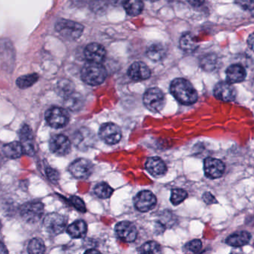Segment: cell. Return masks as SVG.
Here are the masks:
<instances>
[{"instance_id": "6da1fadb", "label": "cell", "mask_w": 254, "mask_h": 254, "mask_svg": "<svg viewBox=\"0 0 254 254\" xmlns=\"http://www.w3.org/2000/svg\"><path fill=\"white\" fill-rule=\"evenodd\" d=\"M170 92L179 102L185 105L194 104L198 99V93L192 84L182 78L172 82Z\"/></svg>"}, {"instance_id": "7a4b0ae2", "label": "cell", "mask_w": 254, "mask_h": 254, "mask_svg": "<svg viewBox=\"0 0 254 254\" xmlns=\"http://www.w3.org/2000/svg\"><path fill=\"white\" fill-rule=\"evenodd\" d=\"M107 77L105 67L98 63L89 62L81 70L82 80L91 86H98L104 83Z\"/></svg>"}, {"instance_id": "3957f363", "label": "cell", "mask_w": 254, "mask_h": 254, "mask_svg": "<svg viewBox=\"0 0 254 254\" xmlns=\"http://www.w3.org/2000/svg\"><path fill=\"white\" fill-rule=\"evenodd\" d=\"M55 29L64 38L72 41L80 38L84 28L79 22L61 19L55 24Z\"/></svg>"}, {"instance_id": "277c9868", "label": "cell", "mask_w": 254, "mask_h": 254, "mask_svg": "<svg viewBox=\"0 0 254 254\" xmlns=\"http://www.w3.org/2000/svg\"><path fill=\"white\" fill-rule=\"evenodd\" d=\"M165 103V95L158 88H150L146 90L143 95V104L145 107L153 113L161 111L164 108Z\"/></svg>"}, {"instance_id": "5b68a950", "label": "cell", "mask_w": 254, "mask_h": 254, "mask_svg": "<svg viewBox=\"0 0 254 254\" xmlns=\"http://www.w3.org/2000/svg\"><path fill=\"white\" fill-rule=\"evenodd\" d=\"M46 120L52 128H64L69 121V114L65 109L53 107L46 111Z\"/></svg>"}, {"instance_id": "8992f818", "label": "cell", "mask_w": 254, "mask_h": 254, "mask_svg": "<svg viewBox=\"0 0 254 254\" xmlns=\"http://www.w3.org/2000/svg\"><path fill=\"white\" fill-rule=\"evenodd\" d=\"M44 213V205L41 202H28L21 207L22 219L30 224L39 222Z\"/></svg>"}, {"instance_id": "52a82bcc", "label": "cell", "mask_w": 254, "mask_h": 254, "mask_svg": "<svg viewBox=\"0 0 254 254\" xmlns=\"http://www.w3.org/2000/svg\"><path fill=\"white\" fill-rule=\"evenodd\" d=\"M45 229L51 235L61 234L66 226V219L62 215L53 213L47 215L43 222Z\"/></svg>"}, {"instance_id": "ba28073f", "label": "cell", "mask_w": 254, "mask_h": 254, "mask_svg": "<svg viewBox=\"0 0 254 254\" xmlns=\"http://www.w3.org/2000/svg\"><path fill=\"white\" fill-rule=\"evenodd\" d=\"M99 136L107 144L116 145L122 140V130L116 124L106 123L101 126Z\"/></svg>"}, {"instance_id": "9c48e42d", "label": "cell", "mask_w": 254, "mask_h": 254, "mask_svg": "<svg viewBox=\"0 0 254 254\" xmlns=\"http://www.w3.org/2000/svg\"><path fill=\"white\" fill-rule=\"evenodd\" d=\"M93 164L86 159L76 160L69 166L70 173L77 179L88 178L93 171Z\"/></svg>"}, {"instance_id": "30bf717a", "label": "cell", "mask_w": 254, "mask_h": 254, "mask_svg": "<svg viewBox=\"0 0 254 254\" xmlns=\"http://www.w3.org/2000/svg\"><path fill=\"white\" fill-rule=\"evenodd\" d=\"M134 204L137 210L146 213L152 210L156 205V197L150 191H141L134 197Z\"/></svg>"}, {"instance_id": "8fae6325", "label": "cell", "mask_w": 254, "mask_h": 254, "mask_svg": "<svg viewBox=\"0 0 254 254\" xmlns=\"http://www.w3.org/2000/svg\"><path fill=\"white\" fill-rule=\"evenodd\" d=\"M51 152L58 156H65L71 151V143L68 137L62 134L54 136L49 143Z\"/></svg>"}, {"instance_id": "7c38bea8", "label": "cell", "mask_w": 254, "mask_h": 254, "mask_svg": "<svg viewBox=\"0 0 254 254\" xmlns=\"http://www.w3.org/2000/svg\"><path fill=\"white\" fill-rule=\"evenodd\" d=\"M204 173L208 178L216 179L222 177L225 172V165L220 160L206 158L204 163Z\"/></svg>"}, {"instance_id": "4fadbf2b", "label": "cell", "mask_w": 254, "mask_h": 254, "mask_svg": "<svg viewBox=\"0 0 254 254\" xmlns=\"http://www.w3.org/2000/svg\"><path fill=\"white\" fill-rule=\"evenodd\" d=\"M116 232L118 237L125 243H132L137 238V228L131 222L127 221L119 222L116 225Z\"/></svg>"}, {"instance_id": "5bb4252c", "label": "cell", "mask_w": 254, "mask_h": 254, "mask_svg": "<svg viewBox=\"0 0 254 254\" xmlns=\"http://www.w3.org/2000/svg\"><path fill=\"white\" fill-rule=\"evenodd\" d=\"M215 97L223 101H234L237 96V91L234 86L229 82H219L215 86Z\"/></svg>"}, {"instance_id": "9a60e30c", "label": "cell", "mask_w": 254, "mask_h": 254, "mask_svg": "<svg viewBox=\"0 0 254 254\" xmlns=\"http://www.w3.org/2000/svg\"><path fill=\"white\" fill-rule=\"evenodd\" d=\"M84 55L89 62L101 64L105 60L107 52L101 44L92 43L86 46Z\"/></svg>"}, {"instance_id": "2e32d148", "label": "cell", "mask_w": 254, "mask_h": 254, "mask_svg": "<svg viewBox=\"0 0 254 254\" xmlns=\"http://www.w3.org/2000/svg\"><path fill=\"white\" fill-rule=\"evenodd\" d=\"M21 144L23 148L24 153L29 156H33L35 153L34 149V135L28 125H24L19 131Z\"/></svg>"}, {"instance_id": "e0dca14e", "label": "cell", "mask_w": 254, "mask_h": 254, "mask_svg": "<svg viewBox=\"0 0 254 254\" xmlns=\"http://www.w3.org/2000/svg\"><path fill=\"white\" fill-rule=\"evenodd\" d=\"M128 75L134 81L146 80L151 76V70L144 63L134 62L128 68Z\"/></svg>"}, {"instance_id": "ac0fdd59", "label": "cell", "mask_w": 254, "mask_h": 254, "mask_svg": "<svg viewBox=\"0 0 254 254\" xmlns=\"http://www.w3.org/2000/svg\"><path fill=\"white\" fill-rule=\"evenodd\" d=\"M145 168L149 174L155 177L164 175L167 171L165 163L157 157L149 158L145 164Z\"/></svg>"}, {"instance_id": "d6986e66", "label": "cell", "mask_w": 254, "mask_h": 254, "mask_svg": "<svg viewBox=\"0 0 254 254\" xmlns=\"http://www.w3.org/2000/svg\"><path fill=\"white\" fill-rule=\"evenodd\" d=\"M228 82L231 84L240 83L243 82L246 77V71L244 67L240 64L230 66L226 71Z\"/></svg>"}, {"instance_id": "ffe728a7", "label": "cell", "mask_w": 254, "mask_h": 254, "mask_svg": "<svg viewBox=\"0 0 254 254\" xmlns=\"http://www.w3.org/2000/svg\"><path fill=\"white\" fill-rule=\"evenodd\" d=\"M167 49L165 45L161 43L151 44L146 49V55L152 61L158 62L162 61L167 56Z\"/></svg>"}, {"instance_id": "44dd1931", "label": "cell", "mask_w": 254, "mask_h": 254, "mask_svg": "<svg viewBox=\"0 0 254 254\" xmlns=\"http://www.w3.org/2000/svg\"><path fill=\"white\" fill-rule=\"evenodd\" d=\"M252 236L246 231H240L230 236L226 240L228 246L232 247H243L250 242Z\"/></svg>"}, {"instance_id": "7402d4cb", "label": "cell", "mask_w": 254, "mask_h": 254, "mask_svg": "<svg viewBox=\"0 0 254 254\" xmlns=\"http://www.w3.org/2000/svg\"><path fill=\"white\" fill-rule=\"evenodd\" d=\"M67 233L72 238H83L87 233V225L84 221L78 220L73 222L71 225L67 228Z\"/></svg>"}, {"instance_id": "603a6c76", "label": "cell", "mask_w": 254, "mask_h": 254, "mask_svg": "<svg viewBox=\"0 0 254 254\" xmlns=\"http://www.w3.org/2000/svg\"><path fill=\"white\" fill-rule=\"evenodd\" d=\"M3 153L10 159H16L20 158L23 154V148L19 142L14 141L7 143L3 146Z\"/></svg>"}, {"instance_id": "cb8c5ba5", "label": "cell", "mask_w": 254, "mask_h": 254, "mask_svg": "<svg viewBox=\"0 0 254 254\" xmlns=\"http://www.w3.org/2000/svg\"><path fill=\"white\" fill-rule=\"evenodd\" d=\"M180 47L186 53H192L198 47L193 36L190 33H185L180 38Z\"/></svg>"}, {"instance_id": "d4e9b609", "label": "cell", "mask_w": 254, "mask_h": 254, "mask_svg": "<svg viewBox=\"0 0 254 254\" xmlns=\"http://www.w3.org/2000/svg\"><path fill=\"white\" fill-rule=\"evenodd\" d=\"M64 104H65V107L69 110H73V111L79 110L83 104V97L80 94L73 92L72 93L65 97Z\"/></svg>"}, {"instance_id": "484cf974", "label": "cell", "mask_w": 254, "mask_h": 254, "mask_svg": "<svg viewBox=\"0 0 254 254\" xmlns=\"http://www.w3.org/2000/svg\"><path fill=\"white\" fill-rule=\"evenodd\" d=\"M124 7L129 16H137L143 9V3L141 0H125Z\"/></svg>"}, {"instance_id": "4316f807", "label": "cell", "mask_w": 254, "mask_h": 254, "mask_svg": "<svg viewBox=\"0 0 254 254\" xmlns=\"http://www.w3.org/2000/svg\"><path fill=\"white\" fill-rule=\"evenodd\" d=\"M38 75L33 73V74L25 75V76L18 78L16 84L18 87L20 89H27V88L33 86L38 81Z\"/></svg>"}, {"instance_id": "83f0119b", "label": "cell", "mask_w": 254, "mask_h": 254, "mask_svg": "<svg viewBox=\"0 0 254 254\" xmlns=\"http://www.w3.org/2000/svg\"><path fill=\"white\" fill-rule=\"evenodd\" d=\"M57 91L58 94L65 98V96L74 92V85L70 81L63 79L58 82L57 85Z\"/></svg>"}, {"instance_id": "f1b7e54d", "label": "cell", "mask_w": 254, "mask_h": 254, "mask_svg": "<svg viewBox=\"0 0 254 254\" xmlns=\"http://www.w3.org/2000/svg\"><path fill=\"white\" fill-rule=\"evenodd\" d=\"M113 192V189L107 183H99L95 188V195L102 199H107V198H110Z\"/></svg>"}, {"instance_id": "f546056e", "label": "cell", "mask_w": 254, "mask_h": 254, "mask_svg": "<svg viewBox=\"0 0 254 254\" xmlns=\"http://www.w3.org/2000/svg\"><path fill=\"white\" fill-rule=\"evenodd\" d=\"M28 252L33 254L44 253L46 252V246L43 240L37 238L31 240L28 244Z\"/></svg>"}, {"instance_id": "4dcf8cb0", "label": "cell", "mask_w": 254, "mask_h": 254, "mask_svg": "<svg viewBox=\"0 0 254 254\" xmlns=\"http://www.w3.org/2000/svg\"><path fill=\"white\" fill-rule=\"evenodd\" d=\"M139 252L142 254H159L161 252V248L155 242H147L140 248Z\"/></svg>"}, {"instance_id": "1f68e13d", "label": "cell", "mask_w": 254, "mask_h": 254, "mask_svg": "<svg viewBox=\"0 0 254 254\" xmlns=\"http://www.w3.org/2000/svg\"><path fill=\"white\" fill-rule=\"evenodd\" d=\"M187 198H188V193L186 191L182 189H174L172 191L170 200L173 205H179Z\"/></svg>"}, {"instance_id": "d6a6232c", "label": "cell", "mask_w": 254, "mask_h": 254, "mask_svg": "<svg viewBox=\"0 0 254 254\" xmlns=\"http://www.w3.org/2000/svg\"><path fill=\"white\" fill-rule=\"evenodd\" d=\"M216 65V59L214 55H206L201 60V67L206 71H211L214 70Z\"/></svg>"}, {"instance_id": "836d02e7", "label": "cell", "mask_w": 254, "mask_h": 254, "mask_svg": "<svg viewBox=\"0 0 254 254\" xmlns=\"http://www.w3.org/2000/svg\"><path fill=\"white\" fill-rule=\"evenodd\" d=\"M71 204H73L74 207L78 210L79 212L81 213H86V205H85L84 202L81 198H78L77 196H72L70 199Z\"/></svg>"}, {"instance_id": "e575fe53", "label": "cell", "mask_w": 254, "mask_h": 254, "mask_svg": "<svg viewBox=\"0 0 254 254\" xmlns=\"http://www.w3.org/2000/svg\"><path fill=\"white\" fill-rule=\"evenodd\" d=\"M187 249L192 253H198L202 248V243L200 240H194L190 242L186 246Z\"/></svg>"}, {"instance_id": "d590c367", "label": "cell", "mask_w": 254, "mask_h": 254, "mask_svg": "<svg viewBox=\"0 0 254 254\" xmlns=\"http://www.w3.org/2000/svg\"><path fill=\"white\" fill-rule=\"evenodd\" d=\"M46 175L52 183H57L60 178L59 172L50 167L46 169Z\"/></svg>"}, {"instance_id": "8d00e7d4", "label": "cell", "mask_w": 254, "mask_h": 254, "mask_svg": "<svg viewBox=\"0 0 254 254\" xmlns=\"http://www.w3.org/2000/svg\"><path fill=\"white\" fill-rule=\"evenodd\" d=\"M236 1L245 10H251L254 9V0H236Z\"/></svg>"}, {"instance_id": "74e56055", "label": "cell", "mask_w": 254, "mask_h": 254, "mask_svg": "<svg viewBox=\"0 0 254 254\" xmlns=\"http://www.w3.org/2000/svg\"><path fill=\"white\" fill-rule=\"evenodd\" d=\"M203 200L207 204H213L217 203L216 198L210 192H205L203 195Z\"/></svg>"}, {"instance_id": "f35d334b", "label": "cell", "mask_w": 254, "mask_h": 254, "mask_svg": "<svg viewBox=\"0 0 254 254\" xmlns=\"http://www.w3.org/2000/svg\"><path fill=\"white\" fill-rule=\"evenodd\" d=\"M191 5L195 6V7H198L201 6L203 3L204 2V0H187Z\"/></svg>"}, {"instance_id": "ab89813d", "label": "cell", "mask_w": 254, "mask_h": 254, "mask_svg": "<svg viewBox=\"0 0 254 254\" xmlns=\"http://www.w3.org/2000/svg\"><path fill=\"white\" fill-rule=\"evenodd\" d=\"M248 44H249V47L254 52V33L251 34L250 37L248 39Z\"/></svg>"}, {"instance_id": "60d3db41", "label": "cell", "mask_w": 254, "mask_h": 254, "mask_svg": "<svg viewBox=\"0 0 254 254\" xmlns=\"http://www.w3.org/2000/svg\"><path fill=\"white\" fill-rule=\"evenodd\" d=\"M8 252H7V249H6L5 246L0 241V254H7Z\"/></svg>"}, {"instance_id": "b9f144b4", "label": "cell", "mask_w": 254, "mask_h": 254, "mask_svg": "<svg viewBox=\"0 0 254 254\" xmlns=\"http://www.w3.org/2000/svg\"><path fill=\"white\" fill-rule=\"evenodd\" d=\"M111 4H114V5H118V4H122L125 1V0H108Z\"/></svg>"}, {"instance_id": "7bdbcfd3", "label": "cell", "mask_w": 254, "mask_h": 254, "mask_svg": "<svg viewBox=\"0 0 254 254\" xmlns=\"http://www.w3.org/2000/svg\"><path fill=\"white\" fill-rule=\"evenodd\" d=\"M86 254H89V253H91V254L96 253L97 254V253H100V252L97 250H89V251H87V252H86Z\"/></svg>"}, {"instance_id": "ee69618b", "label": "cell", "mask_w": 254, "mask_h": 254, "mask_svg": "<svg viewBox=\"0 0 254 254\" xmlns=\"http://www.w3.org/2000/svg\"><path fill=\"white\" fill-rule=\"evenodd\" d=\"M146 1H152L153 2V1H158V0H146Z\"/></svg>"}, {"instance_id": "f6af8a7d", "label": "cell", "mask_w": 254, "mask_h": 254, "mask_svg": "<svg viewBox=\"0 0 254 254\" xmlns=\"http://www.w3.org/2000/svg\"><path fill=\"white\" fill-rule=\"evenodd\" d=\"M0 228H1V225H0Z\"/></svg>"}]
</instances>
